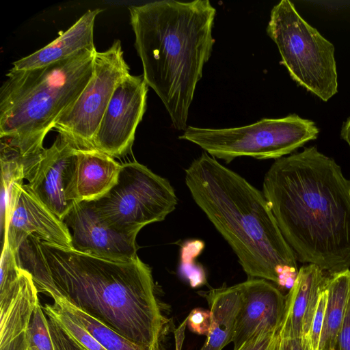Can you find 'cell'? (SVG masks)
<instances>
[{"mask_svg":"<svg viewBox=\"0 0 350 350\" xmlns=\"http://www.w3.org/2000/svg\"><path fill=\"white\" fill-rule=\"evenodd\" d=\"M267 33L298 85L323 101L337 93L334 46L299 14L292 2L282 0L273 8Z\"/></svg>","mask_w":350,"mask_h":350,"instance_id":"8992f818","label":"cell"},{"mask_svg":"<svg viewBox=\"0 0 350 350\" xmlns=\"http://www.w3.org/2000/svg\"><path fill=\"white\" fill-rule=\"evenodd\" d=\"M77 150L59 134L52 146L45 148L28 180L27 185L36 196L62 221L77 203L74 187Z\"/></svg>","mask_w":350,"mask_h":350,"instance_id":"8fae6325","label":"cell"},{"mask_svg":"<svg viewBox=\"0 0 350 350\" xmlns=\"http://www.w3.org/2000/svg\"><path fill=\"white\" fill-rule=\"evenodd\" d=\"M148 87L143 75L129 74L122 80L94 137L95 150L113 159L131 152L137 127L146 111Z\"/></svg>","mask_w":350,"mask_h":350,"instance_id":"30bf717a","label":"cell"},{"mask_svg":"<svg viewBox=\"0 0 350 350\" xmlns=\"http://www.w3.org/2000/svg\"><path fill=\"white\" fill-rule=\"evenodd\" d=\"M30 235L50 244L72 247L70 232L66 224L36 196L27 184L21 187L5 242L17 253L22 243Z\"/></svg>","mask_w":350,"mask_h":350,"instance_id":"5bb4252c","label":"cell"},{"mask_svg":"<svg viewBox=\"0 0 350 350\" xmlns=\"http://www.w3.org/2000/svg\"><path fill=\"white\" fill-rule=\"evenodd\" d=\"M340 137L347 143L350 148V117L342 124Z\"/></svg>","mask_w":350,"mask_h":350,"instance_id":"d6a6232c","label":"cell"},{"mask_svg":"<svg viewBox=\"0 0 350 350\" xmlns=\"http://www.w3.org/2000/svg\"><path fill=\"white\" fill-rule=\"evenodd\" d=\"M329 275L314 264L302 266L286 296L283 321L278 332L282 338L300 339L304 349L319 299Z\"/></svg>","mask_w":350,"mask_h":350,"instance_id":"9a60e30c","label":"cell"},{"mask_svg":"<svg viewBox=\"0 0 350 350\" xmlns=\"http://www.w3.org/2000/svg\"><path fill=\"white\" fill-rule=\"evenodd\" d=\"M92 202L111 227L138 234L145 226L164 220L176 208L178 198L167 179L133 161L121 164L116 183Z\"/></svg>","mask_w":350,"mask_h":350,"instance_id":"ba28073f","label":"cell"},{"mask_svg":"<svg viewBox=\"0 0 350 350\" xmlns=\"http://www.w3.org/2000/svg\"><path fill=\"white\" fill-rule=\"evenodd\" d=\"M129 74L120 40H115L105 51H96L91 79L77 98L57 118L54 129L77 148L94 149V137L111 96Z\"/></svg>","mask_w":350,"mask_h":350,"instance_id":"9c48e42d","label":"cell"},{"mask_svg":"<svg viewBox=\"0 0 350 350\" xmlns=\"http://www.w3.org/2000/svg\"><path fill=\"white\" fill-rule=\"evenodd\" d=\"M0 350H28L27 331L5 345L1 347Z\"/></svg>","mask_w":350,"mask_h":350,"instance_id":"4dcf8cb0","label":"cell"},{"mask_svg":"<svg viewBox=\"0 0 350 350\" xmlns=\"http://www.w3.org/2000/svg\"><path fill=\"white\" fill-rule=\"evenodd\" d=\"M77 156L74 187L77 202L95 200L116 183L121 164L95 149L77 148Z\"/></svg>","mask_w":350,"mask_h":350,"instance_id":"ac0fdd59","label":"cell"},{"mask_svg":"<svg viewBox=\"0 0 350 350\" xmlns=\"http://www.w3.org/2000/svg\"><path fill=\"white\" fill-rule=\"evenodd\" d=\"M210 307L212 323L200 350H222L232 342L236 320L243 303L241 283L199 292Z\"/></svg>","mask_w":350,"mask_h":350,"instance_id":"d6986e66","label":"cell"},{"mask_svg":"<svg viewBox=\"0 0 350 350\" xmlns=\"http://www.w3.org/2000/svg\"><path fill=\"white\" fill-rule=\"evenodd\" d=\"M45 314L55 321L64 332L85 350H107L83 326L72 320L54 304H46Z\"/></svg>","mask_w":350,"mask_h":350,"instance_id":"7402d4cb","label":"cell"},{"mask_svg":"<svg viewBox=\"0 0 350 350\" xmlns=\"http://www.w3.org/2000/svg\"><path fill=\"white\" fill-rule=\"evenodd\" d=\"M38 291L59 296L144 350H167L170 320L151 268L139 257L110 260L29 236L16 253Z\"/></svg>","mask_w":350,"mask_h":350,"instance_id":"6da1fadb","label":"cell"},{"mask_svg":"<svg viewBox=\"0 0 350 350\" xmlns=\"http://www.w3.org/2000/svg\"><path fill=\"white\" fill-rule=\"evenodd\" d=\"M143 77L177 130L187 128L196 88L215 40L216 10L208 0L159 1L129 7Z\"/></svg>","mask_w":350,"mask_h":350,"instance_id":"277c9868","label":"cell"},{"mask_svg":"<svg viewBox=\"0 0 350 350\" xmlns=\"http://www.w3.org/2000/svg\"><path fill=\"white\" fill-rule=\"evenodd\" d=\"M262 192L285 240L303 263L329 274L350 267V180L315 146L276 159Z\"/></svg>","mask_w":350,"mask_h":350,"instance_id":"7a4b0ae2","label":"cell"},{"mask_svg":"<svg viewBox=\"0 0 350 350\" xmlns=\"http://www.w3.org/2000/svg\"><path fill=\"white\" fill-rule=\"evenodd\" d=\"M53 303L72 320L83 326L107 350H144L115 330L78 308L64 298L52 296Z\"/></svg>","mask_w":350,"mask_h":350,"instance_id":"44dd1931","label":"cell"},{"mask_svg":"<svg viewBox=\"0 0 350 350\" xmlns=\"http://www.w3.org/2000/svg\"><path fill=\"white\" fill-rule=\"evenodd\" d=\"M101 9L88 10L70 27L59 32L53 42L32 54L12 63L18 70L45 66L68 59L86 49H96L94 27L96 16Z\"/></svg>","mask_w":350,"mask_h":350,"instance_id":"2e32d148","label":"cell"},{"mask_svg":"<svg viewBox=\"0 0 350 350\" xmlns=\"http://www.w3.org/2000/svg\"><path fill=\"white\" fill-rule=\"evenodd\" d=\"M96 51L34 69L12 68L0 88V135L45 137L91 79Z\"/></svg>","mask_w":350,"mask_h":350,"instance_id":"5b68a950","label":"cell"},{"mask_svg":"<svg viewBox=\"0 0 350 350\" xmlns=\"http://www.w3.org/2000/svg\"><path fill=\"white\" fill-rule=\"evenodd\" d=\"M278 332L262 331L259 332L237 350H274Z\"/></svg>","mask_w":350,"mask_h":350,"instance_id":"4316f807","label":"cell"},{"mask_svg":"<svg viewBox=\"0 0 350 350\" xmlns=\"http://www.w3.org/2000/svg\"><path fill=\"white\" fill-rule=\"evenodd\" d=\"M38 293L31 275L22 268L17 280L0 294V347L27 331Z\"/></svg>","mask_w":350,"mask_h":350,"instance_id":"e0dca14e","label":"cell"},{"mask_svg":"<svg viewBox=\"0 0 350 350\" xmlns=\"http://www.w3.org/2000/svg\"><path fill=\"white\" fill-rule=\"evenodd\" d=\"M186 327V319H185L183 322L174 330L175 350H182Z\"/></svg>","mask_w":350,"mask_h":350,"instance_id":"1f68e13d","label":"cell"},{"mask_svg":"<svg viewBox=\"0 0 350 350\" xmlns=\"http://www.w3.org/2000/svg\"><path fill=\"white\" fill-rule=\"evenodd\" d=\"M319 133L312 120L291 114L235 128L189 126L178 138L198 145L210 156L228 163L240 157L276 160L316 139Z\"/></svg>","mask_w":350,"mask_h":350,"instance_id":"52a82bcc","label":"cell"},{"mask_svg":"<svg viewBox=\"0 0 350 350\" xmlns=\"http://www.w3.org/2000/svg\"><path fill=\"white\" fill-rule=\"evenodd\" d=\"M55 350H85L76 344L53 319L48 317Z\"/></svg>","mask_w":350,"mask_h":350,"instance_id":"83f0119b","label":"cell"},{"mask_svg":"<svg viewBox=\"0 0 350 350\" xmlns=\"http://www.w3.org/2000/svg\"><path fill=\"white\" fill-rule=\"evenodd\" d=\"M0 294L4 293L17 280L22 268L20 267L16 253L5 241L2 245L1 256Z\"/></svg>","mask_w":350,"mask_h":350,"instance_id":"cb8c5ba5","label":"cell"},{"mask_svg":"<svg viewBox=\"0 0 350 350\" xmlns=\"http://www.w3.org/2000/svg\"><path fill=\"white\" fill-rule=\"evenodd\" d=\"M196 204L237 255L248 278L278 287L293 284L297 258L285 240L262 191L203 152L185 170Z\"/></svg>","mask_w":350,"mask_h":350,"instance_id":"3957f363","label":"cell"},{"mask_svg":"<svg viewBox=\"0 0 350 350\" xmlns=\"http://www.w3.org/2000/svg\"><path fill=\"white\" fill-rule=\"evenodd\" d=\"M70 230L72 248L81 253L118 262L138 257L137 234L121 232L106 224L92 201L74 204L63 219Z\"/></svg>","mask_w":350,"mask_h":350,"instance_id":"7c38bea8","label":"cell"},{"mask_svg":"<svg viewBox=\"0 0 350 350\" xmlns=\"http://www.w3.org/2000/svg\"><path fill=\"white\" fill-rule=\"evenodd\" d=\"M28 350H55L49 320L40 301L36 305L27 329Z\"/></svg>","mask_w":350,"mask_h":350,"instance_id":"603a6c76","label":"cell"},{"mask_svg":"<svg viewBox=\"0 0 350 350\" xmlns=\"http://www.w3.org/2000/svg\"><path fill=\"white\" fill-rule=\"evenodd\" d=\"M186 319L187 328L194 334L207 336L212 323L210 310L202 308L193 309Z\"/></svg>","mask_w":350,"mask_h":350,"instance_id":"484cf974","label":"cell"},{"mask_svg":"<svg viewBox=\"0 0 350 350\" xmlns=\"http://www.w3.org/2000/svg\"><path fill=\"white\" fill-rule=\"evenodd\" d=\"M338 350H350V293L345 318L338 334Z\"/></svg>","mask_w":350,"mask_h":350,"instance_id":"f1b7e54d","label":"cell"},{"mask_svg":"<svg viewBox=\"0 0 350 350\" xmlns=\"http://www.w3.org/2000/svg\"><path fill=\"white\" fill-rule=\"evenodd\" d=\"M274 350H304L300 339L282 338L278 336Z\"/></svg>","mask_w":350,"mask_h":350,"instance_id":"f546056e","label":"cell"},{"mask_svg":"<svg viewBox=\"0 0 350 350\" xmlns=\"http://www.w3.org/2000/svg\"><path fill=\"white\" fill-rule=\"evenodd\" d=\"M327 302V292L321 293L316 312L312 319L309 334L304 347V350H318L322 332L324 315Z\"/></svg>","mask_w":350,"mask_h":350,"instance_id":"d4e9b609","label":"cell"},{"mask_svg":"<svg viewBox=\"0 0 350 350\" xmlns=\"http://www.w3.org/2000/svg\"><path fill=\"white\" fill-rule=\"evenodd\" d=\"M325 291L326 308L318 350H336L350 293V270L329 274Z\"/></svg>","mask_w":350,"mask_h":350,"instance_id":"ffe728a7","label":"cell"},{"mask_svg":"<svg viewBox=\"0 0 350 350\" xmlns=\"http://www.w3.org/2000/svg\"><path fill=\"white\" fill-rule=\"evenodd\" d=\"M243 303L237 317L233 350L262 331H279L284 314L286 296L270 281L248 278L241 283Z\"/></svg>","mask_w":350,"mask_h":350,"instance_id":"4fadbf2b","label":"cell"}]
</instances>
